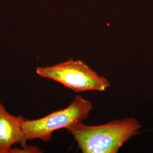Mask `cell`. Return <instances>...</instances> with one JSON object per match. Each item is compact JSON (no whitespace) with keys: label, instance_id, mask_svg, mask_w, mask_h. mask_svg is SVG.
I'll list each match as a JSON object with an SVG mask.
<instances>
[{"label":"cell","instance_id":"obj_3","mask_svg":"<svg viewBox=\"0 0 153 153\" xmlns=\"http://www.w3.org/2000/svg\"><path fill=\"white\" fill-rule=\"evenodd\" d=\"M36 73L39 76L59 82L76 93L90 90L104 91L110 86L105 78L79 60L71 59L53 65L38 67Z\"/></svg>","mask_w":153,"mask_h":153},{"label":"cell","instance_id":"obj_1","mask_svg":"<svg viewBox=\"0 0 153 153\" xmlns=\"http://www.w3.org/2000/svg\"><path fill=\"white\" fill-rule=\"evenodd\" d=\"M141 127L135 119L126 118L99 126H87L79 122L66 130L74 137L82 153H116Z\"/></svg>","mask_w":153,"mask_h":153},{"label":"cell","instance_id":"obj_5","mask_svg":"<svg viewBox=\"0 0 153 153\" xmlns=\"http://www.w3.org/2000/svg\"><path fill=\"white\" fill-rule=\"evenodd\" d=\"M22 149L11 148L10 153H42L40 149L37 146L29 145L23 146Z\"/></svg>","mask_w":153,"mask_h":153},{"label":"cell","instance_id":"obj_2","mask_svg":"<svg viewBox=\"0 0 153 153\" xmlns=\"http://www.w3.org/2000/svg\"><path fill=\"white\" fill-rule=\"evenodd\" d=\"M93 109L88 100L77 95L67 107L53 112L43 117L35 120L25 119L22 129L26 141L39 139L49 142L52 133L61 129H68L74 123L86 120Z\"/></svg>","mask_w":153,"mask_h":153},{"label":"cell","instance_id":"obj_4","mask_svg":"<svg viewBox=\"0 0 153 153\" xmlns=\"http://www.w3.org/2000/svg\"><path fill=\"white\" fill-rule=\"evenodd\" d=\"M25 118L8 112L0 100V153H10L12 146L19 143L26 145L22 129Z\"/></svg>","mask_w":153,"mask_h":153}]
</instances>
